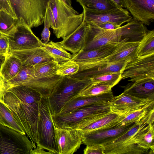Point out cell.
Masks as SVG:
<instances>
[{"instance_id": "26", "label": "cell", "mask_w": 154, "mask_h": 154, "mask_svg": "<svg viewBox=\"0 0 154 154\" xmlns=\"http://www.w3.org/2000/svg\"><path fill=\"white\" fill-rule=\"evenodd\" d=\"M154 123L140 129L133 137L134 141L141 146L154 151Z\"/></svg>"}, {"instance_id": "2", "label": "cell", "mask_w": 154, "mask_h": 154, "mask_svg": "<svg viewBox=\"0 0 154 154\" xmlns=\"http://www.w3.org/2000/svg\"><path fill=\"white\" fill-rule=\"evenodd\" d=\"M49 3L55 24L53 32L58 38L63 39L82 23L83 12L80 14L75 11L72 6L71 0H50Z\"/></svg>"}, {"instance_id": "8", "label": "cell", "mask_w": 154, "mask_h": 154, "mask_svg": "<svg viewBox=\"0 0 154 154\" xmlns=\"http://www.w3.org/2000/svg\"><path fill=\"white\" fill-rule=\"evenodd\" d=\"M112 111L109 102L86 105L69 113L52 116L55 127L72 128L82 120Z\"/></svg>"}, {"instance_id": "19", "label": "cell", "mask_w": 154, "mask_h": 154, "mask_svg": "<svg viewBox=\"0 0 154 154\" xmlns=\"http://www.w3.org/2000/svg\"><path fill=\"white\" fill-rule=\"evenodd\" d=\"M20 60L22 67H33L35 65L52 60V57L41 47L19 51H10Z\"/></svg>"}, {"instance_id": "7", "label": "cell", "mask_w": 154, "mask_h": 154, "mask_svg": "<svg viewBox=\"0 0 154 154\" xmlns=\"http://www.w3.org/2000/svg\"><path fill=\"white\" fill-rule=\"evenodd\" d=\"M5 35L8 39L9 52L40 47L43 43L20 18H18L14 27Z\"/></svg>"}, {"instance_id": "20", "label": "cell", "mask_w": 154, "mask_h": 154, "mask_svg": "<svg viewBox=\"0 0 154 154\" xmlns=\"http://www.w3.org/2000/svg\"><path fill=\"white\" fill-rule=\"evenodd\" d=\"M118 30L122 40L140 42L148 30L142 22L133 17L125 25L120 26Z\"/></svg>"}, {"instance_id": "6", "label": "cell", "mask_w": 154, "mask_h": 154, "mask_svg": "<svg viewBox=\"0 0 154 154\" xmlns=\"http://www.w3.org/2000/svg\"><path fill=\"white\" fill-rule=\"evenodd\" d=\"M36 147L26 134L0 125V154H31Z\"/></svg>"}, {"instance_id": "32", "label": "cell", "mask_w": 154, "mask_h": 154, "mask_svg": "<svg viewBox=\"0 0 154 154\" xmlns=\"http://www.w3.org/2000/svg\"><path fill=\"white\" fill-rule=\"evenodd\" d=\"M154 54V30L148 31L140 42L137 52L138 57Z\"/></svg>"}, {"instance_id": "44", "label": "cell", "mask_w": 154, "mask_h": 154, "mask_svg": "<svg viewBox=\"0 0 154 154\" xmlns=\"http://www.w3.org/2000/svg\"><path fill=\"white\" fill-rule=\"evenodd\" d=\"M36 147L32 150L31 154H52L49 152H47L45 150V149L38 145H36Z\"/></svg>"}, {"instance_id": "25", "label": "cell", "mask_w": 154, "mask_h": 154, "mask_svg": "<svg viewBox=\"0 0 154 154\" xmlns=\"http://www.w3.org/2000/svg\"><path fill=\"white\" fill-rule=\"evenodd\" d=\"M22 67V63L17 57L11 54L5 56L0 69V75L6 82L15 77Z\"/></svg>"}, {"instance_id": "37", "label": "cell", "mask_w": 154, "mask_h": 154, "mask_svg": "<svg viewBox=\"0 0 154 154\" xmlns=\"http://www.w3.org/2000/svg\"><path fill=\"white\" fill-rule=\"evenodd\" d=\"M17 20L5 12L0 11V34L6 35L14 27Z\"/></svg>"}, {"instance_id": "11", "label": "cell", "mask_w": 154, "mask_h": 154, "mask_svg": "<svg viewBox=\"0 0 154 154\" xmlns=\"http://www.w3.org/2000/svg\"><path fill=\"white\" fill-rule=\"evenodd\" d=\"M136 122L123 126L117 125L112 128L89 132H78L81 136L82 143L84 144L103 145L114 141L131 128Z\"/></svg>"}, {"instance_id": "5", "label": "cell", "mask_w": 154, "mask_h": 154, "mask_svg": "<svg viewBox=\"0 0 154 154\" xmlns=\"http://www.w3.org/2000/svg\"><path fill=\"white\" fill-rule=\"evenodd\" d=\"M18 18L23 19L30 28L42 24L50 0H10Z\"/></svg>"}, {"instance_id": "36", "label": "cell", "mask_w": 154, "mask_h": 154, "mask_svg": "<svg viewBox=\"0 0 154 154\" xmlns=\"http://www.w3.org/2000/svg\"><path fill=\"white\" fill-rule=\"evenodd\" d=\"M79 70L78 64L71 60L59 64L56 75L62 77L72 76L76 74Z\"/></svg>"}, {"instance_id": "17", "label": "cell", "mask_w": 154, "mask_h": 154, "mask_svg": "<svg viewBox=\"0 0 154 154\" xmlns=\"http://www.w3.org/2000/svg\"><path fill=\"white\" fill-rule=\"evenodd\" d=\"M113 97L112 91L95 96H77L67 103L57 115L69 113L86 105L109 103Z\"/></svg>"}, {"instance_id": "34", "label": "cell", "mask_w": 154, "mask_h": 154, "mask_svg": "<svg viewBox=\"0 0 154 154\" xmlns=\"http://www.w3.org/2000/svg\"><path fill=\"white\" fill-rule=\"evenodd\" d=\"M92 83H100L111 87L116 85L122 79L121 72H108L89 78Z\"/></svg>"}, {"instance_id": "40", "label": "cell", "mask_w": 154, "mask_h": 154, "mask_svg": "<svg viewBox=\"0 0 154 154\" xmlns=\"http://www.w3.org/2000/svg\"><path fill=\"white\" fill-rule=\"evenodd\" d=\"M10 51L8 39L5 35H0V56H6Z\"/></svg>"}, {"instance_id": "10", "label": "cell", "mask_w": 154, "mask_h": 154, "mask_svg": "<svg viewBox=\"0 0 154 154\" xmlns=\"http://www.w3.org/2000/svg\"><path fill=\"white\" fill-rule=\"evenodd\" d=\"M83 9V20L92 25L110 22L121 26L123 24L130 21L133 18L128 11L123 8L101 11Z\"/></svg>"}, {"instance_id": "31", "label": "cell", "mask_w": 154, "mask_h": 154, "mask_svg": "<svg viewBox=\"0 0 154 154\" xmlns=\"http://www.w3.org/2000/svg\"><path fill=\"white\" fill-rule=\"evenodd\" d=\"M153 110L154 101L141 108L130 113L119 122L117 125L123 126L130 123L137 122Z\"/></svg>"}, {"instance_id": "28", "label": "cell", "mask_w": 154, "mask_h": 154, "mask_svg": "<svg viewBox=\"0 0 154 154\" xmlns=\"http://www.w3.org/2000/svg\"><path fill=\"white\" fill-rule=\"evenodd\" d=\"M75 0L83 8L90 10L101 11L121 9L119 8L112 0Z\"/></svg>"}, {"instance_id": "14", "label": "cell", "mask_w": 154, "mask_h": 154, "mask_svg": "<svg viewBox=\"0 0 154 154\" xmlns=\"http://www.w3.org/2000/svg\"><path fill=\"white\" fill-rule=\"evenodd\" d=\"M153 101L140 99L123 92L118 96H114L109 103L112 112L125 117Z\"/></svg>"}, {"instance_id": "41", "label": "cell", "mask_w": 154, "mask_h": 154, "mask_svg": "<svg viewBox=\"0 0 154 154\" xmlns=\"http://www.w3.org/2000/svg\"><path fill=\"white\" fill-rule=\"evenodd\" d=\"M83 152L84 154H105L103 147L100 145H86Z\"/></svg>"}, {"instance_id": "4", "label": "cell", "mask_w": 154, "mask_h": 154, "mask_svg": "<svg viewBox=\"0 0 154 154\" xmlns=\"http://www.w3.org/2000/svg\"><path fill=\"white\" fill-rule=\"evenodd\" d=\"M55 127L48 97H42L39 103L38 118L37 145L52 154H59Z\"/></svg>"}, {"instance_id": "27", "label": "cell", "mask_w": 154, "mask_h": 154, "mask_svg": "<svg viewBox=\"0 0 154 154\" xmlns=\"http://www.w3.org/2000/svg\"><path fill=\"white\" fill-rule=\"evenodd\" d=\"M41 47L59 64L72 60V55L65 50L58 42L51 41L46 44L43 43Z\"/></svg>"}, {"instance_id": "24", "label": "cell", "mask_w": 154, "mask_h": 154, "mask_svg": "<svg viewBox=\"0 0 154 154\" xmlns=\"http://www.w3.org/2000/svg\"><path fill=\"white\" fill-rule=\"evenodd\" d=\"M128 62L125 60L113 62H108L106 64L96 68L79 71L72 76L79 79H83L108 72H121L122 73Z\"/></svg>"}, {"instance_id": "33", "label": "cell", "mask_w": 154, "mask_h": 154, "mask_svg": "<svg viewBox=\"0 0 154 154\" xmlns=\"http://www.w3.org/2000/svg\"><path fill=\"white\" fill-rule=\"evenodd\" d=\"M35 77L33 67H22L15 77L6 82L9 88L14 86L23 85Z\"/></svg>"}, {"instance_id": "22", "label": "cell", "mask_w": 154, "mask_h": 154, "mask_svg": "<svg viewBox=\"0 0 154 154\" xmlns=\"http://www.w3.org/2000/svg\"><path fill=\"white\" fill-rule=\"evenodd\" d=\"M125 117L111 111L94 121L75 129L79 132H89L106 129L116 126Z\"/></svg>"}, {"instance_id": "43", "label": "cell", "mask_w": 154, "mask_h": 154, "mask_svg": "<svg viewBox=\"0 0 154 154\" xmlns=\"http://www.w3.org/2000/svg\"><path fill=\"white\" fill-rule=\"evenodd\" d=\"M8 88L6 82L0 75V100L3 101L4 94Z\"/></svg>"}, {"instance_id": "46", "label": "cell", "mask_w": 154, "mask_h": 154, "mask_svg": "<svg viewBox=\"0 0 154 154\" xmlns=\"http://www.w3.org/2000/svg\"><path fill=\"white\" fill-rule=\"evenodd\" d=\"M5 56H0V69L1 66L5 60Z\"/></svg>"}, {"instance_id": "3", "label": "cell", "mask_w": 154, "mask_h": 154, "mask_svg": "<svg viewBox=\"0 0 154 154\" xmlns=\"http://www.w3.org/2000/svg\"><path fill=\"white\" fill-rule=\"evenodd\" d=\"M92 83L89 78L79 79L72 76L62 77L48 98L52 116L58 115L67 103Z\"/></svg>"}, {"instance_id": "12", "label": "cell", "mask_w": 154, "mask_h": 154, "mask_svg": "<svg viewBox=\"0 0 154 154\" xmlns=\"http://www.w3.org/2000/svg\"><path fill=\"white\" fill-rule=\"evenodd\" d=\"M55 133L59 154H73L82 143L79 132L73 128L55 127Z\"/></svg>"}, {"instance_id": "9", "label": "cell", "mask_w": 154, "mask_h": 154, "mask_svg": "<svg viewBox=\"0 0 154 154\" xmlns=\"http://www.w3.org/2000/svg\"><path fill=\"white\" fill-rule=\"evenodd\" d=\"M121 78H129L128 81L131 82L154 79V54L138 56L128 62L121 73Z\"/></svg>"}, {"instance_id": "45", "label": "cell", "mask_w": 154, "mask_h": 154, "mask_svg": "<svg viewBox=\"0 0 154 154\" xmlns=\"http://www.w3.org/2000/svg\"><path fill=\"white\" fill-rule=\"evenodd\" d=\"M113 2L119 8H126V5L125 0H112Z\"/></svg>"}, {"instance_id": "16", "label": "cell", "mask_w": 154, "mask_h": 154, "mask_svg": "<svg viewBox=\"0 0 154 154\" xmlns=\"http://www.w3.org/2000/svg\"><path fill=\"white\" fill-rule=\"evenodd\" d=\"M89 25L83 20L79 26L72 33L58 42L66 50L72 54H76L82 50L86 43Z\"/></svg>"}, {"instance_id": "18", "label": "cell", "mask_w": 154, "mask_h": 154, "mask_svg": "<svg viewBox=\"0 0 154 154\" xmlns=\"http://www.w3.org/2000/svg\"><path fill=\"white\" fill-rule=\"evenodd\" d=\"M123 87L124 93L142 99L154 100V79L131 82Z\"/></svg>"}, {"instance_id": "35", "label": "cell", "mask_w": 154, "mask_h": 154, "mask_svg": "<svg viewBox=\"0 0 154 154\" xmlns=\"http://www.w3.org/2000/svg\"><path fill=\"white\" fill-rule=\"evenodd\" d=\"M112 88L111 87L106 85L92 83L77 96L87 97L97 95L110 91Z\"/></svg>"}, {"instance_id": "23", "label": "cell", "mask_w": 154, "mask_h": 154, "mask_svg": "<svg viewBox=\"0 0 154 154\" xmlns=\"http://www.w3.org/2000/svg\"><path fill=\"white\" fill-rule=\"evenodd\" d=\"M140 42H122L111 54L105 58L109 62L125 60L128 62L138 57Z\"/></svg>"}, {"instance_id": "13", "label": "cell", "mask_w": 154, "mask_h": 154, "mask_svg": "<svg viewBox=\"0 0 154 154\" xmlns=\"http://www.w3.org/2000/svg\"><path fill=\"white\" fill-rule=\"evenodd\" d=\"M88 24L89 29L88 38L82 50L84 51L95 49L109 44L119 43L123 40L121 39L118 29H106Z\"/></svg>"}, {"instance_id": "39", "label": "cell", "mask_w": 154, "mask_h": 154, "mask_svg": "<svg viewBox=\"0 0 154 154\" xmlns=\"http://www.w3.org/2000/svg\"><path fill=\"white\" fill-rule=\"evenodd\" d=\"M44 27L41 34V40L43 43H48L50 40V37L51 34L49 30L50 25L49 22L46 15L45 14L44 20Z\"/></svg>"}, {"instance_id": "30", "label": "cell", "mask_w": 154, "mask_h": 154, "mask_svg": "<svg viewBox=\"0 0 154 154\" xmlns=\"http://www.w3.org/2000/svg\"><path fill=\"white\" fill-rule=\"evenodd\" d=\"M59 66V63L53 60L39 63L33 67L34 76L40 78L54 75Z\"/></svg>"}, {"instance_id": "47", "label": "cell", "mask_w": 154, "mask_h": 154, "mask_svg": "<svg viewBox=\"0 0 154 154\" xmlns=\"http://www.w3.org/2000/svg\"></svg>"}, {"instance_id": "1", "label": "cell", "mask_w": 154, "mask_h": 154, "mask_svg": "<svg viewBox=\"0 0 154 154\" xmlns=\"http://www.w3.org/2000/svg\"><path fill=\"white\" fill-rule=\"evenodd\" d=\"M42 94L29 88L19 85L9 88L3 101L17 123L35 146L38 144L37 122Z\"/></svg>"}, {"instance_id": "29", "label": "cell", "mask_w": 154, "mask_h": 154, "mask_svg": "<svg viewBox=\"0 0 154 154\" xmlns=\"http://www.w3.org/2000/svg\"><path fill=\"white\" fill-rule=\"evenodd\" d=\"M0 125L14 129L20 133L26 134L17 123L11 112L4 101L0 100Z\"/></svg>"}, {"instance_id": "21", "label": "cell", "mask_w": 154, "mask_h": 154, "mask_svg": "<svg viewBox=\"0 0 154 154\" xmlns=\"http://www.w3.org/2000/svg\"><path fill=\"white\" fill-rule=\"evenodd\" d=\"M125 39L119 43H112L98 47L95 49L79 52L72 55V60L75 62L90 60L103 59L111 54Z\"/></svg>"}, {"instance_id": "42", "label": "cell", "mask_w": 154, "mask_h": 154, "mask_svg": "<svg viewBox=\"0 0 154 154\" xmlns=\"http://www.w3.org/2000/svg\"><path fill=\"white\" fill-rule=\"evenodd\" d=\"M95 26L101 28L108 30L116 29L119 28L120 26L110 22H106Z\"/></svg>"}, {"instance_id": "38", "label": "cell", "mask_w": 154, "mask_h": 154, "mask_svg": "<svg viewBox=\"0 0 154 154\" xmlns=\"http://www.w3.org/2000/svg\"><path fill=\"white\" fill-rule=\"evenodd\" d=\"M0 11L7 14L14 20H17L18 19L10 0H0Z\"/></svg>"}, {"instance_id": "15", "label": "cell", "mask_w": 154, "mask_h": 154, "mask_svg": "<svg viewBox=\"0 0 154 154\" xmlns=\"http://www.w3.org/2000/svg\"><path fill=\"white\" fill-rule=\"evenodd\" d=\"M133 17L149 25L154 19V0H125Z\"/></svg>"}]
</instances>
